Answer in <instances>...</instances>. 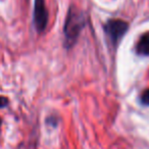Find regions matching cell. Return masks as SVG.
<instances>
[{
    "instance_id": "obj_1",
    "label": "cell",
    "mask_w": 149,
    "mask_h": 149,
    "mask_svg": "<svg viewBox=\"0 0 149 149\" xmlns=\"http://www.w3.org/2000/svg\"><path fill=\"white\" fill-rule=\"evenodd\" d=\"M86 17L84 13L78 8L70 6L68 11L64 23V44L66 48H70L76 44L80 33L85 27Z\"/></svg>"
},
{
    "instance_id": "obj_5",
    "label": "cell",
    "mask_w": 149,
    "mask_h": 149,
    "mask_svg": "<svg viewBox=\"0 0 149 149\" xmlns=\"http://www.w3.org/2000/svg\"><path fill=\"white\" fill-rule=\"evenodd\" d=\"M141 102L144 105H149V88L147 90H145L144 93L141 96Z\"/></svg>"
},
{
    "instance_id": "obj_2",
    "label": "cell",
    "mask_w": 149,
    "mask_h": 149,
    "mask_svg": "<svg viewBox=\"0 0 149 149\" xmlns=\"http://www.w3.org/2000/svg\"><path fill=\"white\" fill-rule=\"evenodd\" d=\"M129 29L127 22L123 19H109L104 26V31L109 39L110 43L116 47Z\"/></svg>"
},
{
    "instance_id": "obj_3",
    "label": "cell",
    "mask_w": 149,
    "mask_h": 149,
    "mask_svg": "<svg viewBox=\"0 0 149 149\" xmlns=\"http://www.w3.org/2000/svg\"><path fill=\"white\" fill-rule=\"evenodd\" d=\"M48 24V10L44 0H35L34 4V25L38 33L45 31Z\"/></svg>"
},
{
    "instance_id": "obj_4",
    "label": "cell",
    "mask_w": 149,
    "mask_h": 149,
    "mask_svg": "<svg viewBox=\"0 0 149 149\" xmlns=\"http://www.w3.org/2000/svg\"><path fill=\"white\" fill-rule=\"evenodd\" d=\"M136 52L140 55H149V33H145L136 45Z\"/></svg>"
},
{
    "instance_id": "obj_6",
    "label": "cell",
    "mask_w": 149,
    "mask_h": 149,
    "mask_svg": "<svg viewBox=\"0 0 149 149\" xmlns=\"http://www.w3.org/2000/svg\"><path fill=\"white\" fill-rule=\"evenodd\" d=\"M8 103V98L4 97V96H0V108L5 107ZM0 129H1V118H0Z\"/></svg>"
}]
</instances>
